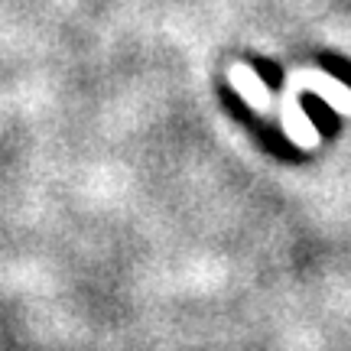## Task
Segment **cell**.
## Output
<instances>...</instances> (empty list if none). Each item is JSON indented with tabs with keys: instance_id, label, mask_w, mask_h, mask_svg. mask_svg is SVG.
I'll use <instances>...</instances> for the list:
<instances>
[{
	"instance_id": "obj_2",
	"label": "cell",
	"mask_w": 351,
	"mask_h": 351,
	"mask_svg": "<svg viewBox=\"0 0 351 351\" xmlns=\"http://www.w3.org/2000/svg\"><path fill=\"white\" fill-rule=\"evenodd\" d=\"M289 78H293L300 88H309V91H315L319 98H326L335 111L351 114V91L341 85L339 78L322 75V72H300V75H289Z\"/></svg>"
},
{
	"instance_id": "obj_3",
	"label": "cell",
	"mask_w": 351,
	"mask_h": 351,
	"mask_svg": "<svg viewBox=\"0 0 351 351\" xmlns=\"http://www.w3.org/2000/svg\"><path fill=\"white\" fill-rule=\"evenodd\" d=\"M283 127H287L289 140L300 143V147H315L319 143V130L306 117V111L296 104V91L289 85H287V95H283Z\"/></svg>"
},
{
	"instance_id": "obj_1",
	"label": "cell",
	"mask_w": 351,
	"mask_h": 351,
	"mask_svg": "<svg viewBox=\"0 0 351 351\" xmlns=\"http://www.w3.org/2000/svg\"><path fill=\"white\" fill-rule=\"evenodd\" d=\"M228 78H231V85H234V91H238L241 98L251 104L254 111L267 114L270 108H274V95H270V88L263 85V78L254 72L251 65H231V72H228Z\"/></svg>"
}]
</instances>
